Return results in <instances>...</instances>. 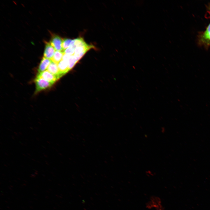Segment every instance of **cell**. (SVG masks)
I'll use <instances>...</instances> for the list:
<instances>
[{
	"label": "cell",
	"mask_w": 210,
	"mask_h": 210,
	"mask_svg": "<svg viewBox=\"0 0 210 210\" xmlns=\"http://www.w3.org/2000/svg\"><path fill=\"white\" fill-rule=\"evenodd\" d=\"M51 62V59L43 57L38 66V73L46 70Z\"/></svg>",
	"instance_id": "7"
},
{
	"label": "cell",
	"mask_w": 210,
	"mask_h": 210,
	"mask_svg": "<svg viewBox=\"0 0 210 210\" xmlns=\"http://www.w3.org/2000/svg\"><path fill=\"white\" fill-rule=\"evenodd\" d=\"M34 82L36 85V93L48 89L53 85L43 78L38 76H37L35 78Z\"/></svg>",
	"instance_id": "3"
},
{
	"label": "cell",
	"mask_w": 210,
	"mask_h": 210,
	"mask_svg": "<svg viewBox=\"0 0 210 210\" xmlns=\"http://www.w3.org/2000/svg\"><path fill=\"white\" fill-rule=\"evenodd\" d=\"M55 50L50 43L46 42L43 53V57L51 59L55 51Z\"/></svg>",
	"instance_id": "6"
},
{
	"label": "cell",
	"mask_w": 210,
	"mask_h": 210,
	"mask_svg": "<svg viewBox=\"0 0 210 210\" xmlns=\"http://www.w3.org/2000/svg\"><path fill=\"white\" fill-rule=\"evenodd\" d=\"M48 71L54 75L59 79L61 76L58 66V64L52 61L47 69Z\"/></svg>",
	"instance_id": "8"
},
{
	"label": "cell",
	"mask_w": 210,
	"mask_h": 210,
	"mask_svg": "<svg viewBox=\"0 0 210 210\" xmlns=\"http://www.w3.org/2000/svg\"><path fill=\"white\" fill-rule=\"evenodd\" d=\"M198 43L199 45L206 49L210 46V23L205 31L198 35Z\"/></svg>",
	"instance_id": "1"
},
{
	"label": "cell",
	"mask_w": 210,
	"mask_h": 210,
	"mask_svg": "<svg viewBox=\"0 0 210 210\" xmlns=\"http://www.w3.org/2000/svg\"><path fill=\"white\" fill-rule=\"evenodd\" d=\"M207 9L210 12V3H209L206 6Z\"/></svg>",
	"instance_id": "16"
},
{
	"label": "cell",
	"mask_w": 210,
	"mask_h": 210,
	"mask_svg": "<svg viewBox=\"0 0 210 210\" xmlns=\"http://www.w3.org/2000/svg\"><path fill=\"white\" fill-rule=\"evenodd\" d=\"M64 54V51L56 50L51 59L52 61L58 64L62 60Z\"/></svg>",
	"instance_id": "11"
},
{
	"label": "cell",
	"mask_w": 210,
	"mask_h": 210,
	"mask_svg": "<svg viewBox=\"0 0 210 210\" xmlns=\"http://www.w3.org/2000/svg\"><path fill=\"white\" fill-rule=\"evenodd\" d=\"M37 76L43 78L53 84L59 79L47 70L38 73Z\"/></svg>",
	"instance_id": "5"
},
{
	"label": "cell",
	"mask_w": 210,
	"mask_h": 210,
	"mask_svg": "<svg viewBox=\"0 0 210 210\" xmlns=\"http://www.w3.org/2000/svg\"><path fill=\"white\" fill-rule=\"evenodd\" d=\"M58 66L61 76L69 70L68 61L62 60L58 64Z\"/></svg>",
	"instance_id": "9"
},
{
	"label": "cell",
	"mask_w": 210,
	"mask_h": 210,
	"mask_svg": "<svg viewBox=\"0 0 210 210\" xmlns=\"http://www.w3.org/2000/svg\"><path fill=\"white\" fill-rule=\"evenodd\" d=\"M63 39L59 36L54 35L52 37L50 43L56 50H63L62 43Z\"/></svg>",
	"instance_id": "4"
},
{
	"label": "cell",
	"mask_w": 210,
	"mask_h": 210,
	"mask_svg": "<svg viewBox=\"0 0 210 210\" xmlns=\"http://www.w3.org/2000/svg\"><path fill=\"white\" fill-rule=\"evenodd\" d=\"M75 48L73 47H69L64 51L65 54L70 55H73L75 53Z\"/></svg>",
	"instance_id": "15"
},
{
	"label": "cell",
	"mask_w": 210,
	"mask_h": 210,
	"mask_svg": "<svg viewBox=\"0 0 210 210\" xmlns=\"http://www.w3.org/2000/svg\"><path fill=\"white\" fill-rule=\"evenodd\" d=\"M72 40V39L69 38H64L63 39L62 48L64 51L70 46Z\"/></svg>",
	"instance_id": "14"
},
{
	"label": "cell",
	"mask_w": 210,
	"mask_h": 210,
	"mask_svg": "<svg viewBox=\"0 0 210 210\" xmlns=\"http://www.w3.org/2000/svg\"><path fill=\"white\" fill-rule=\"evenodd\" d=\"M77 62L78 61L74 55L70 56L68 61V67L69 70L73 67Z\"/></svg>",
	"instance_id": "12"
},
{
	"label": "cell",
	"mask_w": 210,
	"mask_h": 210,
	"mask_svg": "<svg viewBox=\"0 0 210 210\" xmlns=\"http://www.w3.org/2000/svg\"><path fill=\"white\" fill-rule=\"evenodd\" d=\"M146 206L149 209H155V210H164L161 198L155 195L150 197L149 200L146 203Z\"/></svg>",
	"instance_id": "2"
},
{
	"label": "cell",
	"mask_w": 210,
	"mask_h": 210,
	"mask_svg": "<svg viewBox=\"0 0 210 210\" xmlns=\"http://www.w3.org/2000/svg\"><path fill=\"white\" fill-rule=\"evenodd\" d=\"M74 40V48L80 46H83L87 44L82 37H78Z\"/></svg>",
	"instance_id": "13"
},
{
	"label": "cell",
	"mask_w": 210,
	"mask_h": 210,
	"mask_svg": "<svg viewBox=\"0 0 210 210\" xmlns=\"http://www.w3.org/2000/svg\"><path fill=\"white\" fill-rule=\"evenodd\" d=\"M93 48V46L88 44L77 46L75 48V53L74 54H78L84 52H86L90 49Z\"/></svg>",
	"instance_id": "10"
}]
</instances>
